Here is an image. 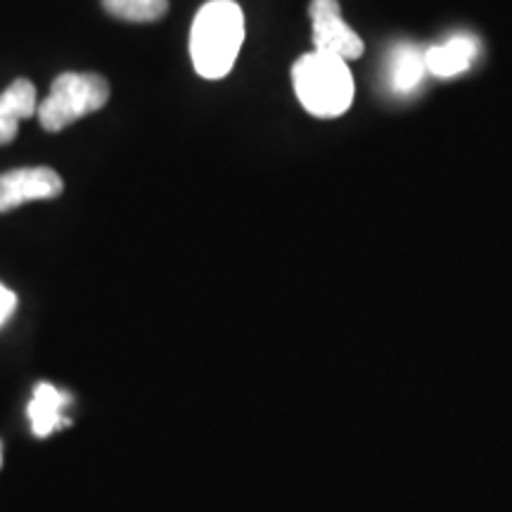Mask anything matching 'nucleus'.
I'll list each match as a JSON object with an SVG mask.
<instances>
[{
    "instance_id": "f8f14e48",
    "label": "nucleus",
    "mask_w": 512,
    "mask_h": 512,
    "mask_svg": "<svg viewBox=\"0 0 512 512\" xmlns=\"http://www.w3.org/2000/svg\"><path fill=\"white\" fill-rule=\"evenodd\" d=\"M0 463H3V448H0Z\"/></svg>"
},
{
    "instance_id": "20e7f679",
    "label": "nucleus",
    "mask_w": 512,
    "mask_h": 512,
    "mask_svg": "<svg viewBox=\"0 0 512 512\" xmlns=\"http://www.w3.org/2000/svg\"><path fill=\"white\" fill-rule=\"evenodd\" d=\"M311 24H313V46L316 53L339 57L349 62L363 55L361 36L342 19L337 0H311Z\"/></svg>"
},
{
    "instance_id": "6e6552de",
    "label": "nucleus",
    "mask_w": 512,
    "mask_h": 512,
    "mask_svg": "<svg viewBox=\"0 0 512 512\" xmlns=\"http://www.w3.org/2000/svg\"><path fill=\"white\" fill-rule=\"evenodd\" d=\"M477 57V41L470 36H453L444 46H437L425 53L427 72L441 79H451L467 72Z\"/></svg>"
},
{
    "instance_id": "9b49d317",
    "label": "nucleus",
    "mask_w": 512,
    "mask_h": 512,
    "mask_svg": "<svg viewBox=\"0 0 512 512\" xmlns=\"http://www.w3.org/2000/svg\"><path fill=\"white\" fill-rule=\"evenodd\" d=\"M15 309H17L15 292L8 290L5 285H0V328L8 323V318L12 316V313H15Z\"/></svg>"
},
{
    "instance_id": "423d86ee",
    "label": "nucleus",
    "mask_w": 512,
    "mask_h": 512,
    "mask_svg": "<svg viewBox=\"0 0 512 512\" xmlns=\"http://www.w3.org/2000/svg\"><path fill=\"white\" fill-rule=\"evenodd\" d=\"M38 112L36 86L29 79L12 81L0 93V145H8L17 138L19 121L31 119Z\"/></svg>"
},
{
    "instance_id": "0eeeda50",
    "label": "nucleus",
    "mask_w": 512,
    "mask_h": 512,
    "mask_svg": "<svg viewBox=\"0 0 512 512\" xmlns=\"http://www.w3.org/2000/svg\"><path fill=\"white\" fill-rule=\"evenodd\" d=\"M67 403L69 396L62 394L53 384H38L34 399H31L27 408L31 430H34L36 437H48V434H53L67 425V418L62 413Z\"/></svg>"
},
{
    "instance_id": "f03ea898",
    "label": "nucleus",
    "mask_w": 512,
    "mask_h": 512,
    "mask_svg": "<svg viewBox=\"0 0 512 512\" xmlns=\"http://www.w3.org/2000/svg\"><path fill=\"white\" fill-rule=\"evenodd\" d=\"M292 83L304 110L318 119L342 117L354 102V79L339 57L316 50L302 55L292 67Z\"/></svg>"
},
{
    "instance_id": "1a4fd4ad",
    "label": "nucleus",
    "mask_w": 512,
    "mask_h": 512,
    "mask_svg": "<svg viewBox=\"0 0 512 512\" xmlns=\"http://www.w3.org/2000/svg\"><path fill=\"white\" fill-rule=\"evenodd\" d=\"M427 74V62L425 53L415 46H401L394 53L392 69H389V79H392L394 91L408 93L415 86H420V81Z\"/></svg>"
},
{
    "instance_id": "f257e3e1",
    "label": "nucleus",
    "mask_w": 512,
    "mask_h": 512,
    "mask_svg": "<svg viewBox=\"0 0 512 512\" xmlns=\"http://www.w3.org/2000/svg\"><path fill=\"white\" fill-rule=\"evenodd\" d=\"M245 41V15L235 0H209L195 15L190 31V57L202 79L230 74Z\"/></svg>"
},
{
    "instance_id": "9d476101",
    "label": "nucleus",
    "mask_w": 512,
    "mask_h": 512,
    "mask_svg": "<svg viewBox=\"0 0 512 512\" xmlns=\"http://www.w3.org/2000/svg\"><path fill=\"white\" fill-rule=\"evenodd\" d=\"M102 8L124 22H159L169 12V0H102Z\"/></svg>"
},
{
    "instance_id": "39448f33",
    "label": "nucleus",
    "mask_w": 512,
    "mask_h": 512,
    "mask_svg": "<svg viewBox=\"0 0 512 512\" xmlns=\"http://www.w3.org/2000/svg\"><path fill=\"white\" fill-rule=\"evenodd\" d=\"M64 190L60 174L48 166H24L0 174V211H10L36 200H55Z\"/></svg>"
},
{
    "instance_id": "7ed1b4c3",
    "label": "nucleus",
    "mask_w": 512,
    "mask_h": 512,
    "mask_svg": "<svg viewBox=\"0 0 512 512\" xmlns=\"http://www.w3.org/2000/svg\"><path fill=\"white\" fill-rule=\"evenodd\" d=\"M110 100V83L100 74L64 72L50 86L48 98L38 105V121L50 133L102 110Z\"/></svg>"
}]
</instances>
